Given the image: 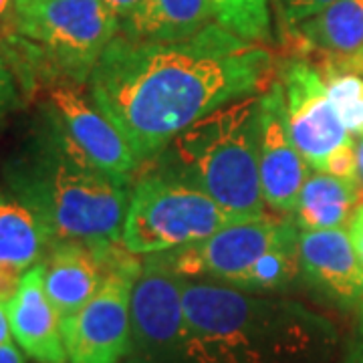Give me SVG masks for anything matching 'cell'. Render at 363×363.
I'll use <instances>...</instances> for the list:
<instances>
[{
  "mask_svg": "<svg viewBox=\"0 0 363 363\" xmlns=\"http://www.w3.org/2000/svg\"><path fill=\"white\" fill-rule=\"evenodd\" d=\"M271 69V52L260 43L216 23L178 43L117 35L91 73L89 95L145 162L198 119L257 95Z\"/></svg>",
  "mask_w": 363,
  "mask_h": 363,
  "instance_id": "6da1fadb",
  "label": "cell"
},
{
  "mask_svg": "<svg viewBox=\"0 0 363 363\" xmlns=\"http://www.w3.org/2000/svg\"><path fill=\"white\" fill-rule=\"evenodd\" d=\"M121 240L79 242L67 240L52 245L43 260V283L61 321L73 317L101 289L109 272L117 269L131 252Z\"/></svg>",
  "mask_w": 363,
  "mask_h": 363,
  "instance_id": "7c38bea8",
  "label": "cell"
},
{
  "mask_svg": "<svg viewBox=\"0 0 363 363\" xmlns=\"http://www.w3.org/2000/svg\"><path fill=\"white\" fill-rule=\"evenodd\" d=\"M357 307H359V327H362V333H363V295L362 298L357 301Z\"/></svg>",
  "mask_w": 363,
  "mask_h": 363,
  "instance_id": "1f68e13d",
  "label": "cell"
},
{
  "mask_svg": "<svg viewBox=\"0 0 363 363\" xmlns=\"http://www.w3.org/2000/svg\"><path fill=\"white\" fill-rule=\"evenodd\" d=\"M45 87V116L63 131L79 154L109 178L130 186L142 164L113 121L71 81H51Z\"/></svg>",
  "mask_w": 363,
  "mask_h": 363,
  "instance_id": "30bf717a",
  "label": "cell"
},
{
  "mask_svg": "<svg viewBox=\"0 0 363 363\" xmlns=\"http://www.w3.org/2000/svg\"><path fill=\"white\" fill-rule=\"evenodd\" d=\"M357 186L315 169L305 180L293 218L298 230L343 228L357 208Z\"/></svg>",
  "mask_w": 363,
  "mask_h": 363,
  "instance_id": "d6986e66",
  "label": "cell"
},
{
  "mask_svg": "<svg viewBox=\"0 0 363 363\" xmlns=\"http://www.w3.org/2000/svg\"><path fill=\"white\" fill-rule=\"evenodd\" d=\"M323 79L329 101L337 111L341 123L350 135L363 138V75L341 69V67L325 65Z\"/></svg>",
  "mask_w": 363,
  "mask_h": 363,
  "instance_id": "44dd1931",
  "label": "cell"
},
{
  "mask_svg": "<svg viewBox=\"0 0 363 363\" xmlns=\"http://www.w3.org/2000/svg\"><path fill=\"white\" fill-rule=\"evenodd\" d=\"M260 186L264 204L277 212L293 214L311 166L301 156L286 128L281 83L260 95Z\"/></svg>",
  "mask_w": 363,
  "mask_h": 363,
  "instance_id": "4fadbf2b",
  "label": "cell"
},
{
  "mask_svg": "<svg viewBox=\"0 0 363 363\" xmlns=\"http://www.w3.org/2000/svg\"><path fill=\"white\" fill-rule=\"evenodd\" d=\"M228 224L234 222L212 198L154 169L131 188L121 245L147 257L204 240Z\"/></svg>",
  "mask_w": 363,
  "mask_h": 363,
  "instance_id": "8992f818",
  "label": "cell"
},
{
  "mask_svg": "<svg viewBox=\"0 0 363 363\" xmlns=\"http://www.w3.org/2000/svg\"><path fill=\"white\" fill-rule=\"evenodd\" d=\"M321 172H327L331 176H337L341 180L351 182L357 186V147H355V143L350 142L341 145L337 152L325 162Z\"/></svg>",
  "mask_w": 363,
  "mask_h": 363,
  "instance_id": "cb8c5ba5",
  "label": "cell"
},
{
  "mask_svg": "<svg viewBox=\"0 0 363 363\" xmlns=\"http://www.w3.org/2000/svg\"><path fill=\"white\" fill-rule=\"evenodd\" d=\"M119 18L104 0H14V35L4 40L21 89L51 81L89 83Z\"/></svg>",
  "mask_w": 363,
  "mask_h": 363,
  "instance_id": "5b68a950",
  "label": "cell"
},
{
  "mask_svg": "<svg viewBox=\"0 0 363 363\" xmlns=\"http://www.w3.org/2000/svg\"><path fill=\"white\" fill-rule=\"evenodd\" d=\"M14 35V0H0V43Z\"/></svg>",
  "mask_w": 363,
  "mask_h": 363,
  "instance_id": "4316f807",
  "label": "cell"
},
{
  "mask_svg": "<svg viewBox=\"0 0 363 363\" xmlns=\"http://www.w3.org/2000/svg\"><path fill=\"white\" fill-rule=\"evenodd\" d=\"M279 83L291 140L313 169H323L325 162L353 140L329 101L321 71L305 61H291Z\"/></svg>",
  "mask_w": 363,
  "mask_h": 363,
  "instance_id": "8fae6325",
  "label": "cell"
},
{
  "mask_svg": "<svg viewBox=\"0 0 363 363\" xmlns=\"http://www.w3.org/2000/svg\"><path fill=\"white\" fill-rule=\"evenodd\" d=\"M43 262L25 272L21 291L6 305L14 341L28 357L40 363H67L61 317L47 297L43 283Z\"/></svg>",
  "mask_w": 363,
  "mask_h": 363,
  "instance_id": "9a60e30c",
  "label": "cell"
},
{
  "mask_svg": "<svg viewBox=\"0 0 363 363\" xmlns=\"http://www.w3.org/2000/svg\"><path fill=\"white\" fill-rule=\"evenodd\" d=\"M184 281L154 259L142 262L131 293V363H184Z\"/></svg>",
  "mask_w": 363,
  "mask_h": 363,
  "instance_id": "9c48e42d",
  "label": "cell"
},
{
  "mask_svg": "<svg viewBox=\"0 0 363 363\" xmlns=\"http://www.w3.org/2000/svg\"><path fill=\"white\" fill-rule=\"evenodd\" d=\"M52 245L39 214L16 194L0 190V264L28 271L45 260Z\"/></svg>",
  "mask_w": 363,
  "mask_h": 363,
  "instance_id": "ac0fdd59",
  "label": "cell"
},
{
  "mask_svg": "<svg viewBox=\"0 0 363 363\" xmlns=\"http://www.w3.org/2000/svg\"><path fill=\"white\" fill-rule=\"evenodd\" d=\"M0 363H26L23 350H18L14 343L0 345Z\"/></svg>",
  "mask_w": 363,
  "mask_h": 363,
  "instance_id": "f1b7e54d",
  "label": "cell"
},
{
  "mask_svg": "<svg viewBox=\"0 0 363 363\" xmlns=\"http://www.w3.org/2000/svg\"><path fill=\"white\" fill-rule=\"evenodd\" d=\"M214 21L210 0H142L119 23V37L135 43H178Z\"/></svg>",
  "mask_w": 363,
  "mask_h": 363,
  "instance_id": "2e32d148",
  "label": "cell"
},
{
  "mask_svg": "<svg viewBox=\"0 0 363 363\" xmlns=\"http://www.w3.org/2000/svg\"><path fill=\"white\" fill-rule=\"evenodd\" d=\"M347 233H350L351 245L355 248V255H357V259L363 264V202L357 204V208L353 210Z\"/></svg>",
  "mask_w": 363,
  "mask_h": 363,
  "instance_id": "484cf974",
  "label": "cell"
},
{
  "mask_svg": "<svg viewBox=\"0 0 363 363\" xmlns=\"http://www.w3.org/2000/svg\"><path fill=\"white\" fill-rule=\"evenodd\" d=\"M293 30L307 49L327 57V65L351 69L363 52V0H335Z\"/></svg>",
  "mask_w": 363,
  "mask_h": 363,
  "instance_id": "e0dca14e",
  "label": "cell"
},
{
  "mask_svg": "<svg viewBox=\"0 0 363 363\" xmlns=\"http://www.w3.org/2000/svg\"><path fill=\"white\" fill-rule=\"evenodd\" d=\"M142 262L131 255L73 317L61 321L71 363H119L130 353L131 293Z\"/></svg>",
  "mask_w": 363,
  "mask_h": 363,
  "instance_id": "ba28073f",
  "label": "cell"
},
{
  "mask_svg": "<svg viewBox=\"0 0 363 363\" xmlns=\"http://www.w3.org/2000/svg\"><path fill=\"white\" fill-rule=\"evenodd\" d=\"M105 6L111 11V14L116 16V18H119V23L128 16V14H131L135 9H138V4L142 2V0H104Z\"/></svg>",
  "mask_w": 363,
  "mask_h": 363,
  "instance_id": "83f0119b",
  "label": "cell"
},
{
  "mask_svg": "<svg viewBox=\"0 0 363 363\" xmlns=\"http://www.w3.org/2000/svg\"><path fill=\"white\" fill-rule=\"evenodd\" d=\"M214 23L252 43L272 39L271 0H210Z\"/></svg>",
  "mask_w": 363,
  "mask_h": 363,
  "instance_id": "ffe728a7",
  "label": "cell"
},
{
  "mask_svg": "<svg viewBox=\"0 0 363 363\" xmlns=\"http://www.w3.org/2000/svg\"><path fill=\"white\" fill-rule=\"evenodd\" d=\"M25 269L13 264H0V305H9L21 291Z\"/></svg>",
  "mask_w": 363,
  "mask_h": 363,
  "instance_id": "d4e9b609",
  "label": "cell"
},
{
  "mask_svg": "<svg viewBox=\"0 0 363 363\" xmlns=\"http://www.w3.org/2000/svg\"><path fill=\"white\" fill-rule=\"evenodd\" d=\"M260 95L198 119L157 154L156 172L212 198L233 222L264 216L260 186Z\"/></svg>",
  "mask_w": 363,
  "mask_h": 363,
  "instance_id": "277c9868",
  "label": "cell"
},
{
  "mask_svg": "<svg viewBox=\"0 0 363 363\" xmlns=\"http://www.w3.org/2000/svg\"><path fill=\"white\" fill-rule=\"evenodd\" d=\"M13 329H11V319H9L6 305H0V345L13 343Z\"/></svg>",
  "mask_w": 363,
  "mask_h": 363,
  "instance_id": "f546056e",
  "label": "cell"
},
{
  "mask_svg": "<svg viewBox=\"0 0 363 363\" xmlns=\"http://www.w3.org/2000/svg\"><path fill=\"white\" fill-rule=\"evenodd\" d=\"M359 363H363V351H362V355H359Z\"/></svg>",
  "mask_w": 363,
  "mask_h": 363,
  "instance_id": "d6a6232c",
  "label": "cell"
},
{
  "mask_svg": "<svg viewBox=\"0 0 363 363\" xmlns=\"http://www.w3.org/2000/svg\"><path fill=\"white\" fill-rule=\"evenodd\" d=\"M21 83L0 43V123L21 105Z\"/></svg>",
  "mask_w": 363,
  "mask_h": 363,
  "instance_id": "603a6c76",
  "label": "cell"
},
{
  "mask_svg": "<svg viewBox=\"0 0 363 363\" xmlns=\"http://www.w3.org/2000/svg\"><path fill=\"white\" fill-rule=\"evenodd\" d=\"M297 238V224L293 220L260 216L255 220L228 224L188 247L147 257L184 279L208 277L216 283L240 289L248 274L269 252L295 242Z\"/></svg>",
  "mask_w": 363,
  "mask_h": 363,
  "instance_id": "52a82bcc",
  "label": "cell"
},
{
  "mask_svg": "<svg viewBox=\"0 0 363 363\" xmlns=\"http://www.w3.org/2000/svg\"><path fill=\"white\" fill-rule=\"evenodd\" d=\"M4 176L9 190L39 214L55 245L121 240L128 186L95 168L47 116Z\"/></svg>",
  "mask_w": 363,
  "mask_h": 363,
  "instance_id": "3957f363",
  "label": "cell"
},
{
  "mask_svg": "<svg viewBox=\"0 0 363 363\" xmlns=\"http://www.w3.org/2000/svg\"><path fill=\"white\" fill-rule=\"evenodd\" d=\"M333 2L335 0H271V4H274V9L279 13L281 25L291 30L313 14L321 13Z\"/></svg>",
  "mask_w": 363,
  "mask_h": 363,
  "instance_id": "7402d4cb",
  "label": "cell"
},
{
  "mask_svg": "<svg viewBox=\"0 0 363 363\" xmlns=\"http://www.w3.org/2000/svg\"><path fill=\"white\" fill-rule=\"evenodd\" d=\"M301 272L341 305H355L363 295V264L343 228L298 233Z\"/></svg>",
  "mask_w": 363,
  "mask_h": 363,
  "instance_id": "5bb4252c",
  "label": "cell"
},
{
  "mask_svg": "<svg viewBox=\"0 0 363 363\" xmlns=\"http://www.w3.org/2000/svg\"><path fill=\"white\" fill-rule=\"evenodd\" d=\"M350 71H355V73H359V75H363V52L357 57V61L353 63V67H351Z\"/></svg>",
  "mask_w": 363,
  "mask_h": 363,
  "instance_id": "4dcf8cb0",
  "label": "cell"
},
{
  "mask_svg": "<svg viewBox=\"0 0 363 363\" xmlns=\"http://www.w3.org/2000/svg\"><path fill=\"white\" fill-rule=\"evenodd\" d=\"M184 363H311L325 325L295 303L184 281Z\"/></svg>",
  "mask_w": 363,
  "mask_h": 363,
  "instance_id": "7a4b0ae2",
  "label": "cell"
}]
</instances>
